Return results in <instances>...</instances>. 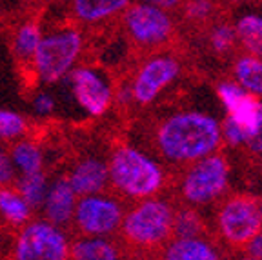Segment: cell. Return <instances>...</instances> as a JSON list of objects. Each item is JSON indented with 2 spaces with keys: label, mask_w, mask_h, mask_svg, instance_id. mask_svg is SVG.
<instances>
[{
  "label": "cell",
  "mask_w": 262,
  "mask_h": 260,
  "mask_svg": "<svg viewBox=\"0 0 262 260\" xmlns=\"http://www.w3.org/2000/svg\"><path fill=\"white\" fill-rule=\"evenodd\" d=\"M235 82L246 93L262 97V58L255 55H244L235 62Z\"/></svg>",
  "instance_id": "2e32d148"
},
{
  "label": "cell",
  "mask_w": 262,
  "mask_h": 260,
  "mask_svg": "<svg viewBox=\"0 0 262 260\" xmlns=\"http://www.w3.org/2000/svg\"><path fill=\"white\" fill-rule=\"evenodd\" d=\"M40 28L37 24H24L15 35V40H13V49H15V55L20 60H29V58L35 57V51L38 48V42H40Z\"/></svg>",
  "instance_id": "603a6c76"
},
{
  "label": "cell",
  "mask_w": 262,
  "mask_h": 260,
  "mask_svg": "<svg viewBox=\"0 0 262 260\" xmlns=\"http://www.w3.org/2000/svg\"><path fill=\"white\" fill-rule=\"evenodd\" d=\"M107 171L115 189L129 199L142 200L153 197L164 186L162 167L131 146H120L113 151Z\"/></svg>",
  "instance_id": "7a4b0ae2"
},
{
  "label": "cell",
  "mask_w": 262,
  "mask_h": 260,
  "mask_svg": "<svg viewBox=\"0 0 262 260\" xmlns=\"http://www.w3.org/2000/svg\"><path fill=\"white\" fill-rule=\"evenodd\" d=\"M180 66L173 57H153L139 69L131 93L133 100L146 106L151 104L177 77H179Z\"/></svg>",
  "instance_id": "30bf717a"
},
{
  "label": "cell",
  "mask_w": 262,
  "mask_h": 260,
  "mask_svg": "<svg viewBox=\"0 0 262 260\" xmlns=\"http://www.w3.org/2000/svg\"><path fill=\"white\" fill-rule=\"evenodd\" d=\"M228 117H231L237 124H241L246 135L250 137L258 126V120L262 117V102L258 97L251 93H244L241 100L228 111Z\"/></svg>",
  "instance_id": "d6986e66"
},
{
  "label": "cell",
  "mask_w": 262,
  "mask_h": 260,
  "mask_svg": "<svg viewBox=\"0 0 262 260\" xmlns=\"http://www.w3.org/2000/svg\"><path fill=\"white\" fill-rule=\"evenodd\" d=\"M246 146H248V149H250L251 153L262 155V117H260V120H258L257 129H255L253 133L248 137V140H246Z\"/></svg>",
  "instance_id": "1f68e13d"
},
{
  "label": "cell",
  "mask_w": 262,
  "mask_h": 260,
  "mask_svg": "<svg viewBox=\"0 0 262 260\" xmlns=\"http://www.w3.org/2000/svg\"><path fill=\"white\" fill-rule=\"evenodd\" d=\"M229 182L228 160L217 151L191 162L180 182V193L189 206H206L224 195Z\"/></svg>",
  "instance_id": "277c9868"
},
{
  "label": "cell",
  "mask_w": 262,
  "mask_h": 260,
  "mask_svg": "<svg viewBox=\"0 0 262 260\" xmlns=\"http://www.w3.org/2000/svg\"><path fill=\"white\" fill-rule=\"evenodd\" d=\"M46 191H48V184H46L42 171L26 173L18 180V193L24 197V200L31 207H40L44 204Z\"/></svg>",
  "instance_id": "7402d4cb"
},
{
  "label": "cell",
  "mask_w": 262,
  "mask_h": 260,
  "mask_svg": "<svg viewBox=\"0 0 262 260\" xmlns=\"http://www.w3.org/2000/svg\"><path fill=\"white\" fill-rule=\"evenodd\" d=\"M82 49V37L77 29H66L40 38L35 51V69L44 82H57L70 73Z\"/></svg>",
  "instance_id": "5b68a950"
},
{
  "label": "cell",
  "mask_w": 262,
  "mask_h": 260,
  "mask_svg": "<svg viewBox=\"0 0 262 260\" xmlns=\"http://www.w3.org/2000/svg\"><path fill=\"white\" fill-rule=\"evenodd\" d=\"M144 2H147V4H155L164 9H171V8H175L177 4H180L182 0H144Z\"/></svg>",
  "instance_id": "836d02e7"
},
{
  "label": "cell",
  "mask_w": 262,
  "mask_h": 260,
  "mask_svg": "<svg viewBox=\"0 0 262 260\" xmlns=\"http://www.w3.org/2000/svg\"><path fill=\"white\" fill-rule=\"evenodd\" d=\"M44 211L46 216L55 226H64L73 219L75 206H77V193L73 191L70 180L60 179L48 187L44 199Z\"/></svg>",
  "instance_id": "4fadbf2b"
},
{
  "label": "cell",
  "mask_w": 262,
  "mask_h": 260,
  "mask_svg": "<svg viewBox=\"0 0 262 260\" xmlns=\"http://www.w3.org/2000/svg\"><path fill=\"white\" fill-rule=\"evenodd\" d=\"M68 180H70L77 197L100 193L106 187V184L110 182L107 164L104 160L97 159V157L84 159L75 166V169L71 171Z\"/></svg>",
  "instance_id": "7c38bea8"
},
{
  "label": "cell",
  "mask_w": 262,
  "mask_h": 260,
  "mask_svg": "<svg viewBox=\"0 0 262 260\" xmlns=\"http://www.w3.org/2000/svg\"><path fill=\"white\" fill-rule=\"evenodd\" d=\"M222 142L221 122L201 111H182L168 117L157 131L162 157L175 164H191L211 155Z\"/></svg>",
  "instance_id": "6da1fadb"
},
{
  "label": "cell",
  "mask_w": 262,
  "mask_h": 260,
  "mask_svg": "<svg viewBox=\"0 0 262 260\" xmlns=\"http://www.w3.org/2000/svg\"><path fill=\"white\" fill-rule=\"evenodd\" d=\"M213 13V2L211 0H188L184 6L186 18L193 22H202L209 18Z\"/></svg>",
  "instance_id": "4316f807"
},
{
  "label": "cell",
  "mask_w": 262,
  "mask_h": 260,
  "mask_svg": "<svg viewBox=\"0 0 262 260\" xmlns=\"http://www.w3.org/2000/svg\"><path fill=\"white\" fill-rule=\"evenodd\" d=\"M26 120L22 115L0 110V140H13L24 135Z\"/></svg>",
  "instance_id": "d4e9b609"
},
{
  "label": "cell",
  "mask_w": 262,
  "mask_h": 260,
  "mask_svg": "<svg viewBox=\"0 0 262 260\" xmlns=\"http://www.w3.org/2000/svg\"><path fill=\"white\" fill-rule=\"evenodd\" d=\"M35 111H37L38 115H48L51 113V111L55 110V100L49 95H38L37 98H35Z\"/></svg>",
  "instance_id": "d6a6232c"
},
{
  "label": "cell",
  "mask_w": 262,
  "mask_h": 260,
  "mask_svg": "<svg viewBox=\"0 0 262 260\" xmlns=\"http://www.w3.org/2000/svg\"><path fill=\"white\" fill-rule=\"evenodd\" d=\"M258 213H260V219H262V200L258 202Z\"/></svg>",
  "instance_id": "e575fe53"
},
{
  "label": "cell",
  "mask_w": 262,
  "mask_h": 260,
  "mask_svg": "<svg viewBox=\"0 0 262 260\" xmlns=\"http://www.w3.org/2000/svg\"><path fill=\"white\" fill-rule=\"evenodd\" d=\"M204 233V222L195 209H180L173 216L171 236L186 239V236H201Z\"/></svg>",
  "instance_id": "cb8c5ba5"
},
{
  "label": "cell",
  "mask_w": 262,
  "mask_h": 260,
  "mask_svg": "<svg viewBox=\"0 0 262 260\" xmlns=\"http://www.w3.org/2000/svg\"><path fill=\"white\" fill-rule=\"evenodd\" d=\"M162 251L166 260H217L221 256L217 249L201 236H175L162 246Z\"/></svg>",
  "instance_id": "5bb4252c"
},
{
  "label": "cell",
  "mask_w": 262,
  "mask_h": 260,
  "mask_svg": "<svg viewBox=\"0 0 262 260\" xmlns=\"http://www.w3.org/2000/svg\"><path fill=\"white\" fill-rule=\"evenodd\" d=\"M209 42H211L213 51L217 53H226L233 48L235 42H237V33L235 28L228 24H219L217 28L211 29V35H209Z\"/></svg>",
  "instance_id": "484cf974"
},
{
  "label": "cell",
  "mask_w": 262,
  "mask_h": 260,
  "mask_svg": "<svg viewBox=\"0 0 262 260\" xmlns=\"http://www.w3.org/2000/svg\"><path fill=\"white\" fill-rule=\"evenodd\" d=\"M15 177V166H13L11 159L4 151L0 149V186L9 184Z\"/></svg>",
  "instance_id": "4dcf8cb0"
},
{
  "label": "cell",
  "mask_w": 262,
  "mask_h": 260,
  "mask_svg": "<svg viewBox=\"0 0 262 260\" xmlns=\"http://www.w3.org/2000/svg\"><path fill=\"white\" fill-rule=\"evenodd\" d=\"M242 251H244L246 258L262 260V229L257 233V235L251 236L244 246H242Z\"/></svg>",
  "instance_id": "f546056e"
},
{
  "label": "cell",
  "mask_w": 262,
  "mask_h": 260,
  "mask_svg": "<svg viewBox=\"0 0 262 260\" xmlns=\"http://www.w3.org/2000/svg\"><path fill=\"white\" fill-rule=\"evenodd\" d=\"M11 162L22 175L42 171V153L33 142H18L11 149Z\"/></svg>",
  "instance_id": "44dd1931"
},
{
  "label": "cell",
  "mask_w": 262,
  "mask_h": 260,
  "mask_svg": "<svg viewBox=\"0 0 262 260\" xmlns=\"http://www.w3.org/2000/svg\"><path fill=\"white\" fill-rule=\"evenodd\" d=\"M124 24L129 37L140 46H160L168 42L173 33L169 13L155 4H135L126 9Z\"/></svg>",
  "instance_id": "9c48e42d"
},
{
  "label": "cell",
  "mask_w": 262,
  "mask_h": 260,
  "mask_svg": "<svg viewBox=\"0 0 262 260\" xmlns=\"http://www.w3.org/2000/svg\"><path fill=\"white\" fill-rule=\"evenodd\" d=\"M237 40L250 55L262 58V15H244L235 26Z\"/></svg>",
  "instance_id": "ac0fdd59"
},
{
  "label": "cell",
  "mask_w": 262,
  "mask_h": 260,
  "mask_svg": "<svg viewBox=\"0 0 262 260\" xmlns=\"http://www.w3.org/2000/svg\"><path fill=\"white\" fill-rule=\"evenodd\" d=\"M0 215L11 226H24L31 215V206L11 187H0Z\"/></svg>",
  "instance_id": "ffe728a7"
},
{
  "label": "cell",
  "mask_w": 262,
  "mask_h": 260,
  "mask_svg": "<svg viewBox=\"0 0 262 260\" xmlns=\"http://www.w3.org/2000/svg\"><path fill=\"white\" fill-rule=\"evenodd\" d=\"M13 251L18 260H64L70 256V242L55 224L31 222L16 236Z\"/></svg>",
  "instance_id": "52a82bcc"
},
{
  "label": "cell",
  "mask_w": 262,
  "mask_h": 260,
  "mask_svg": "<svg viewBox=\"0 0 262 260\" xmlns=\"http://www.w3.org/2000/svg\"><path fill=\"white\" fill-rule=\"evenodd\" d=\"M122 216V204L98 193L80 197L73 213L78 229L88 236H106L115 233L120 228Z\"/></svg>",
  "instance_id": "ba28073f"
},
{
  "label": "cell",
  "mask_w": 262,
  "mask_h": 260,
  "mask_svg": "<svg viewBox=\"0 0 262 260\" xmlns=\"http://www.w3.org/2000/svg\"><path fill=\"white\" fill-rule=\"evenodd\" d=\"M70 255L77 260H117L120 258L119 248L100 236H88L77 240L70 248Z\"/></svg>",
  "instance_id": "9a60e30c"
},
{
  "label": "cell",
  "mask_w": 262,
  "mask_h": 260,
  "mask_svg": "<svg viewBox=\"0 0 262 260\" xmlns=\"http://www.w3.org/2000/svg\"><path fill=\"white\" fill-rule=\"evenodd\" d=\"M173 216L175 211L166 200L147 197L122 216L120 229L133 248L157 249L171 239Z\"/></svg>",
  "instance_id": "3957f363"
},
{
  "label": "cell",
  "mask_w": 262,
  "mask_h": 260,
  "mask_svg": "<svg viewBox=\"0 0 262 260\" xmlns=\"http://www.w3.org/2000/svg\"><path fill=\"white\" fill-rule=\"evenodd\" d=\"M129 0H75V15L84 22H98L127 8Z\"/></svg>",
  "instance_id": "e0dca14e"
},
{
  "label": "cell",
  "mask_w": 262,
  "mask_h": 260,
  "mask_svg": "<svg viewBox=\"0 0 262 260\" xmlns=\"http://www.w3.org/2000/svg\"><path fill=\"white\" fill-rule=\"evenodd\" d=\"M217 226L224 242H228L231 248H242L262 229L258 202L246 195L231 197L219 209Z\"/></svg>",
  "instance_id": "8992f818"
},
{
  "label": "cell",
  "mask_w": 262,
  "mask_h": 260,
  "mask_svg": "<svg viewBox=\"0 0 262 260\" xmlns=\"http://www.w3.org/2000/svg\"><path fill=\"white\" fill-rule=\"evenodd\" d=\"M229 2H244V0H229Z\"/></svg>",
  "instance_id": "d590c367"
},
{
  "label": "cell",
  "mask_w": 262,
  "mask_h": 260,
  "mask_svg": "<svg viewBox=\"0 0 262 260\" xmlns=\"http://www.w3.org/2000/svg\"><path fill=\"white\" fill-rule=\"evenodd\" d=\"M217 93H219V98L222 100V104H224L226 111H229L238 100H241V97L246 91L242 90L237 82H222V84L219 85Z\"/></svg>",
  "instance_id": "f1b7e54d"
},
{
  "label": "cell",
  "mask_w": 262,
  "mask_h": 260,
  "mask_svg": "<svg viewBox=\"0 0 262 260\" xmlns=\"http://www.w3.org/2000/svg\"><path fill=\"white\" fill-rule=\"evenodd\" d=\"M221 129H222V138H224L229 146H242V144H246V140H248L246 131L242 129L241 124L235 122L231 117H226Z\"/></svg>",
  "instance_id": "83f0119b"
},
{
  "label": "cell",
  "mask_w": 262,
  "mask_h": 260,
  "mask_svg": "<svg viewBox=\"0 0 262 260\" xmlns=\"http://www.w3.org/2000/svg\"><path fill=\"white\" fill-rule=\"evenodd\" d=\"M71 85L78 106L91 117H100L107 111L113 98L110 84L97 71L78 68L71 73Z\"/></svg>",
  "instance_id": "8fae6325"
}]
</instances>
